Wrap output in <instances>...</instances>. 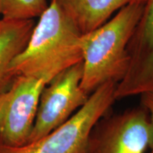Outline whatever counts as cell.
<instances>
[{"mask_svg":"<svg viewBox=\"0 0 153 153\" xmlns=\"http://www.w3.org/2000/svg\"><path fill=\"white\" fill-rule=\"evenodd\" d=\"M81 36L55 0H51L27 45L11 62V72L15 76H33L48 84L63 70L82 62Z\"/></svg>","mask_w":153,"mask_h":153,"instance_id":"1","label":"cell"},{"mask_svg":"<svg viewBox=\"0 0 153 153\" xmlns=\"http://www.w3.org/2000/svg\"><path fill=\"white\" fill-rule=\"evenodd\" d=\"M47 85L30 76L17 75L0 94V143L19 147L28 142L40 97Z\"/></svg>","mask_w":153,"mask_h":153,"instance_id":"6","label":"cell"},{"mask_svg":"<svg viewBox=\"0 0 153 153\" xmlns=\"http://www.w3.org/2000/svg\"><path fill=\"white\" fill-rule=\"evenodd\" d=\"M82 72V61L63 70L45 86L28 143L54 131L85 104L89 94L80 86Z\"/></svg>","mask_w":153,"mask_h":153,"instance_id":"4","label":"cell"},{"mask_svg":"<svg viewBox=\"0 0 153 153\" xmlns=\"http://www.w3.org/2000/svg\"><path fill=\"white\" fill-rule=\"evenodd\" d=\"M117 83L103 84L67 121L41 138L19 147L0 143V153H86L89 134L116 100Z\"/></svg>","mask_w":153,"mask_h":153,"instance_id":"3","label":"cell"},{"mask_svg":"<svg viewBox=\"0 0 153 153\" xmlns=\"http://www.w3.org/2000/svg\"><path fill=\"white\" fill-rule=\"evenodd\" d=\"M140 96L141 106L146 110L148 112L149 120L152 131V143L150 147V153H153V92H148L142 94Z\"/></svg>","mask_w":153,"mask_h":153,"instance_id":"11","label":"cell"},{"mask_svg":"<svg viewBox=\"0 0 153 153\" xmlns=\"http://www.w3.org/2000/svg\"><path fill=\"white\" fill-rule=\"evenodd\" d=\"M48 0H0V19L34 20L47 9Z\"/></svg>","mask_w":153,"mask_h":153,"instance_id":"10","label":"cell"},{"mask_svg":"<svg viewBox=\"0 0 153 153\" xmlns=\"http://www.w3.org/2000/svg\"><path fill=\"white\" fill-rule=\"evenodd\" d=\"M144 0H133L97 29L82 35L83 72L80 86L90 95L108 82L118 83L129 66L128 45L142 13Z\"/></svg>","mask_w":153,"mask_h":153,"instance_id":"2","label":"cell"},{"mask_svg":"<svg viewBox=\"0 0 153 153\" xmlns=\"http://www.w3.org/2000/svg\"><path fill=\"white\" fill-rule=\"evenodd\" d=\"M127 50L129 66L116 86V100L153 92V0H144Z\"/></svg>","mask_w":153,"mask_h":153,"instance_id":"7","label":"cell"},{"mask_svg":"<svg viewBox=\"0 0 153 153\" xmlns=\"http://www.w3.org/2000/svg\"><path fill=\"white\" fill-rule=\"evenodd\" d=\"M35 24L34 20L0 19V94L15 78L11 71V62L27 45Z\"/></svg>","mask_w":153,"mask_h":153,"instance_id":"9","label":"cell"},{"mask_svg":"<svg viewBox=\"0 0 153 153\" xmlns=\"http://www.w3.org/2000/svg\"><path fill=\"white\" fill-rule=\"evenodd\" d=\"M151 143L148 114L140 106L100 118L89 134L86 153H145Z\"/></svg>","mask_w":153,"mask_h":153,"instance_id":"5","label":"cell"},{"mask_svg":"<svg viewBox=\"0 0 153 153\" xmlns=\"http://www.w3.org/2000/svg\"><path fill=\"white\" fill-rule=\"evenodd\" d=\"M133 0H55L81 35L97 29Z\"/></svg>","mask_w":153,"mask_h":153,"instance_id":"8","label":"cell"}]
</instances>
